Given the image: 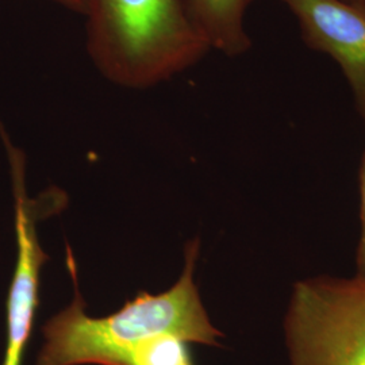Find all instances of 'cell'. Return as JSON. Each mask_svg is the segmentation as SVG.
<instances>
[{"mask_svg":"<svg viewBox=\"0 0 365 365\" xmlns=\"http://www.w3.org/2000/svg\"><path fill=\"white\" fill-rule=\"evenodd\" d=\"M349 1H356V3H365V0H349Z\"/></svg>","mask_w":365,"mask_h":365,"instance_id":"cell-10","label":"cell"},{"mask_svg":"<svg viewBox=\"0 0 365 365\" xmlns=\"http://www.w3.org/2000/svg\"><path fill=\"white\" fill-rule=\"evenodd\" d=\"M294 14L309 48L331 57L346 78L365 128V3L280 0Z\"/></svg>","mask_w":365,"mask_h":365,"instance_id":"cell-4","label":"cell"},{"mask_svg":"<svg viewBox=\"0 0 365 365\" xmlns=\"http://www.w3.org/2000/svg\"><path fill=\"white\" fill-rule=\"evenodd\" d=\"M211 51L240 57L252 48L247 13L256 0H182Z\"/></svg>","mask_w":365,"mask_h":365,"instance_id":"cell-6","label":"cell"},{"mask_svg":"<svg viewBox=\"0 0 365 365\" xmlns=\"http://www.w3.org/2000/svg\"><path fill=\"white\" fill-rule=\"evenodd\" d=\"M199 241L185 247V267L178 283L161 295L140 292L115 314L90 318L78 294L73 255L68 247L66 265L75 284V299L43 327L45 344L37 365H128L134 349L160 336L220 346L223 337L210 321L194 282Z\"/></svg>","mask_w":365,"mask_h":365,"instance_id":"cell-1","label":"cell"},{"mask_svg":"<svg viewBox=\"0 0 365 365\" xmlns=\"http://www.w3.org/2000/svg\"><path fill=\"white\" fill-rule=\"evenodd\" d=\"M16 197L18 261L7 299V345L1 365H21L39 304V269L48 260L34 227L31 202L24 190V157L9 149Z\"/></svg>","mask_w":365,"mask_h":365,"instance_id":"cell-5","label":"cell"},{"mask_svg":"<svg viewBox=\"0 0 365 365\" xmlns=\"http://www.w3.org/2000/svg\"><path fill=\"white\" fill-rule=\"evenodd\" d=\"M289 365H365V277L294 284L284 317Z\"/></svg>","mask_w":365,"mask_h":365,"instance_id":"cell-3","label":"cell"},{"mask_svg":"<svg viewBox=\"0 0 365 365\" xmlns=\"http://www.w3.org/2000/svg\"><path fill=\"white\" fill-rule=\"evenodd\" d=\"M83 15L92 66L123 88L170 81L211 51L182 0H86Z\"/></svg>","mask_w":365,"mask_h":365,"instance_id":"cell-2","label":"cell"},{"mask_svg":"<svg viewBox=\"0 0 365 365\" xmlns=\"http://www.w3.org/2000/svg\"><path fill=\"white\" fill-rule=\"evenodd\" d=\"M128 365H194L187 342L175 336H160L134 349Z\"/></svg>","mask_w":365,"mask_h":365,"instance_id":"cell-7","label":"cell"},{"mask_svg":"<svg viewBox=\"0 0 365 365\" xmlns=\"http://www.w3.org/2000/svg\"><path fill=\"white\" fill-rule=\"evenodd\" d=\"M360 222L361 232L356 252V274L365 277V152L360 168Z\"/></svg>","mask_w":365,"mask_h":365,"instance_id":"cell-8","label":"cell"},{"mask_svg":"<svg viewBox=\"0 0 365 365\" xmlns=\"http://www.w3.org/2000/svg\"><path fill=\"white\" fill-rule=\"evenodd\" d=\"M53 1L61 4L69 11L81 14V15L84 14V10H86V0H53Z\"/></svg>","mask_w":365,"mask_h":365,"instance_id":"cell-9","label":"cell"}]
</instances>
